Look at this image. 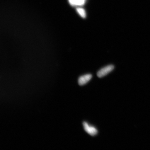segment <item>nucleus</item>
<instances>
[{"label": "nucleus", "instance_id": "obj_1", "mask_svg": "<svg viewBox=\"0 0 150 150\" xmlns=\"http://www.w3.org/2000/svg\"><path fill=\"white\" fill-rule=\"evenodd\" d=\"M114 67L113 65H110L103 67L99 70L97 73L98 77L101 78L107 75L113 70Z\"/></svg>", "mask_w": 150, "mask_h": 150}, {"label": "nucleus", "instance_id": "obj_2", "mask_svg": "<svg viewBox=\"0 0 150 150\" xmlns=\"http://www.w3.org/2000/svg\"><path fill=\"white\" fill-rule=\"evenodd\" d=\"M84 130L91 136H94L98 134V130L94 127L91 126L86 122L83 123Z\"/></svg>", "mask_w": 150, "mask_h": 150}, {"label": "nucleus", "instance_id": "obj_3", "mask_svg": "<svg viewBox=\"0 0 150 150\" xmlns=\"http://www.w3.org/2000/svg\"><path fill=\"white\" fill-rule=\"evenodd\" d=\"M92 78V75L90 74L81 76L78 79V83L80 86L85 85Z\"/></svg>", "mask_w": 150, "mask_h": 150}, {"label": "nucleus", "instance_id": "obj_4", "mask_svg": "<svg viewBox=\"0 0 150 150\" xmlns=\"http://www.w3.org/2000/svg\"><path fill=\"white\" fill-rule=\"evenodd\" d=\"M86 0H69L70 4L73 6L83 5L85 3Z\"/></svg>", "mask_w": 150, "mask_h": 150}, {"label": "nucleus", "instance_id": "obj_5", "mask_svg": "<svg viewBox=\"0 0 150 150\" xmlns=\"http://www.w3.org/2000/svg\"><path fill=\"white\" fill-rule=\"evenodd\" d=\"M76 11H77L79 14L82 18H86V14L85 11L82 8H79L76 9Z\"/></svg>", "mask_w": 150, "mask_h": 150}]
</instances>
